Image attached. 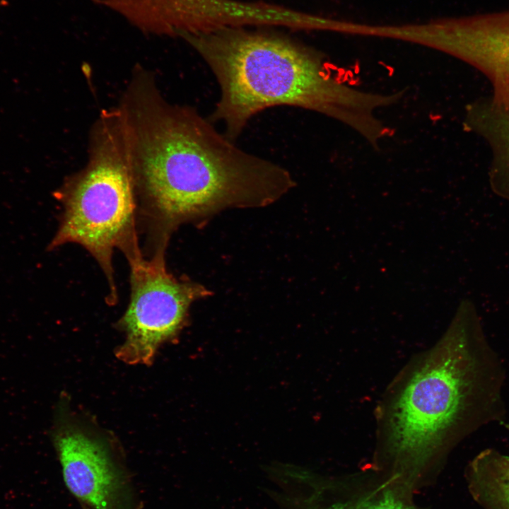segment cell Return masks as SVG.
Here are the masks:
<instances>
[{
  "label": "cell",
  "instance_id": "obj_1",
  "mask_svg": "<svg viewBox=\"0 0 509 509\" xmlns=\"http://www.w3.org/2000/svg\"><path fill=\"white\" fill-rule=\"evenodd\" d=\"M501 378L475 307L464 302L384 392L369 466L414 494L433 484L456 445L497 414Z\"/></svg>",
  "mask_w": 509,
  "mask_h": 509
},
{
  "label": "cell",
  "instance_id": "obj_2",
  "mask_svg": "<svg viewBox=\"0 0 509 509\" xmlns=\"http://www.w3.org/2000/svg\"><path fill=\"white\" fill-rule=\"evenodd\" d=\"M131 146L136 192L161 246L181 224L267 206L296 186L286 168L238 147L188 106L165 102L145 111Z\"/></svg>",
  "mask_w": 509,
  "mask_h": 509
},
{
  "label": "cell",
  "instance_id": "obj_3",
  "mask_svg": "<svg viewBox=\"0 0 509 509\" xmlns=\"http://www.w3.org/2000/svg\"><path fill=\"white\" fill-rule=\"evenodd\" d=\"M209 66L220 88L209 120L235 140L250 119L267 108L312 110L348 125L372 145L388 131L375 115L397 96L344 83L324 57L287 37L219 25L181 36Z\"/></svg>",
  "mask_w": 509,
  "mask_h": 509
},
{
  "label": "cell",
  "instance_id": "obj_4",
  "mask_svg": "<svg viewBox=\"0 0 509 509\" xmlns=\"http://www.w3.org/2000/svg\"><path fill=\"white\" fill-rule=\"evenodd\" d=\"M136 184L126 126L120 110L103 111L91 132L88 161L55 192L63 204L59 226L47 247L77 243L98 261L117 298L112 255L128 261L141 255L136 234Z\"/></svg>",
  "mask_w": 509,
  "mask_h": 509
},
{
  "label": "cell",
  "instance_id": "obj_5",
  "mask_svg": "<svg viewBox=\"0 0 509 509\" xmlns=\"http://www.w3.org/2000/svg\"><path fill=\"white\" fill-rule=\"evenodd\" d=\"M129 262L130 301L119 322L125 340L116 355L129 364L148 365L158 348L181 331L192 303L212 293L200 283L168 272L164 251L156 252L151 259L141 255Z\"/></svg>",
  "mask_w": 509,
  "mask_h": 509
},
{
  "label": "cell",
  "instance_id": "obj_6",
  "mask_svg": "<svg viewBox=\"0 0 509 509\" xmlns=\"http://www.w3.org/2000/svg\"><path fill=\"white\" fill-rule=\"evenodd\" d=\"M52 435L69 491L91 509H127L129 492L112 439L62 404Z\"/></svg>",
  "mask_w": 509,
  "mask_h": 509
},
{
  "label": "cell",
  "instance_id": "obj_7",
  "mask_svg": "<svg viewBox=\"0 0 509 509\" xmlns=\"http://www.w3.org/2000/svg\"><path fill=\"white\" fill-rule=\"evenodd\" d=\"M431 38L434 48L509 85V11L436 21Z\"/></svg>",
  "mask_w": 509,
  "mask_h": 509
},
{
  "label": "cell",
  "instance_id": "obj_8",
  "mask_svg": "<svg viewBox=\"0 0 509 509\" xmlns=\"http://www.w3.org/2000/svg\"><path fill=\"white\" fill-rule=\"evenodd\" d=\"M414 495L368 464L358 471L311 481L308 509H423Z\"/></svg>",
  "mask_w": 509,
  "mask_h": 509
},
{
  "label": "cell",
  "instance_id": "obj_9",
  "mask_svg": "<svg viewBox=\"0 0 509 509\" xmlns=\"http://www.w3.org/2000/svg\"><path fill=\"white\" fill-rule=\"evenodd\" d=\"M144 31L179 35L209 27L208 0H98Z\"/></svg>",
  "mask_w": 509,
  "mask_h": 509
},
{
  "label": "cell",
  "instance_id": "obj_10",
  "mask_svg": "<svg viewBox=\"0 0 509 509\" xmlns=\"http://www.w3.org/2000/svg\"><path fill=\"white\" fill-rule=\"evenodd\" d=\"M467 122L490 143L495 157L492 187L509 200V85L495 83L492 100L470 107Z\"/></svg>",
  "mask_w": 509,
  "mask_h": 509
},
{
  "label": "cell",
  "instance_id": "obj_11",
  "mask_svg": "<svg viewBox=\"0 0 509 509\" xmlns=\"http://www.w3.org/2000/svg\"><path fill=\"white\" fill-rule=\"evenodd\" d=\"M465 477L471 496L484 509H509V455L485 450L469 462Z\"/></svg>",
  "mask_w": 509,
  "mask_h": 509
}]
</instances>
